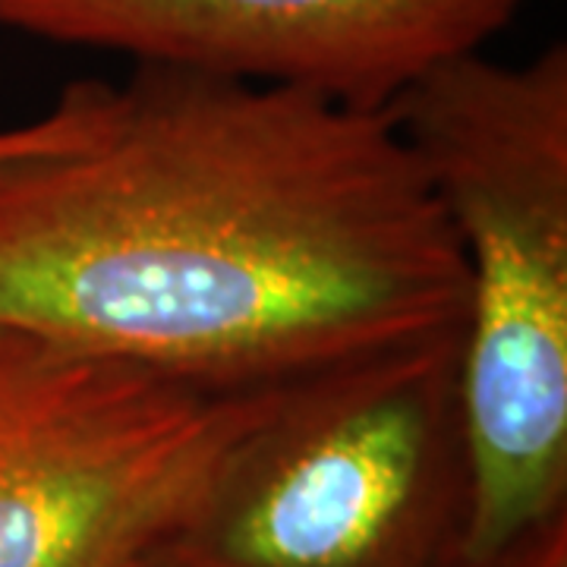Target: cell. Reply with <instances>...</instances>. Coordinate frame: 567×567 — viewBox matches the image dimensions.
<instances>
[{"instance_id":"cell-1","label":"cell","mask_w":567,"mask_h":567,"mask_svg":"<svg viewBox=\"0 0 567 567\" xmlns=\"http://www.w3.org/2000/svg\"><path fill=\"white\" fill-rule=\"evenodd\" d=\"M466 324L461 244L385 111L136 63L0 164V331L212 388Z\"/></svg>"},{"instance_id":"cell-2","label":"cell","mask_w":567,"mask_h":567,"mask_svg":"<svg viewBox=\"0 0 567 567\" xmlns=\"http://www.w3.org/2000/svg\"><path fill=\"white\" fill-rule=\"evenodd\" d=\"M466 268L464 565L567 511V51L435 63L388 104Z\"/></svg>"},{"instance_id":"cell-3","label":"cell","mask_w":567,"mask_h":567,"mask_svg":"<svg viewBox=\"0 0 567 567\" xmlns=\"http://www.w3.org/2000/svg\"><path fill=\"white\" fill-rule=\"evenodd\" d=\"M464 324L271 391L152 567H464Z\"/></svg>"},{"instance_id":"cell-4","label":"cell","mask_w":567,"mask_h":567,"mask_svg":"<svg viewBox=\"0 0 567 567\" xmlns=\"http://www.w3.org/2000/svg\"><path fill=\"white\" fill-rule=\"evenodd\" d=\"M275 388L0 331V567H152Z\"/></svg>"},{"instance_id":"cell-5","label":"cell","mask_w":567,"mask_h":567,"mask_svg":"<svg viewBox=\"0 0 567 567\" xmlns=\"http://www.w3.org/2000/svg\"><path fill=\"white\" fill-rule=\"evenodd\" d=\"M524 0H0V29L385 111Z\"/></svg>"},{"instance_id":"cell-6","label":"cell","mask_w":567,"mask_h":567,"mask_svg":"<svg viewBox=\"0 0 567 567\" xmlns=\"http://www.w3.org/2000/svg\"><path fill=\"white\" fill-rule=\"evenodd\" d=\"M104 89H107V82L102 80L70 82L48 114L22 123V126L0 130V164L35 155L44 148H58V145L85 136L102 114Z\"/></svg>"},{"instance_id":"cell-7","label":"cell","mask_w":567,"mask_h":567,"mask_svg":"<svg viewBox=\"0 0 567 567\" xmlns=\"http://www.w3.org/2000/svg\"><path fill=\"white\" fill-rule=\"evenodd\" d=\"M464 567H567V511L548 517L502 551Z\"/></svg>"}]
</instances>
